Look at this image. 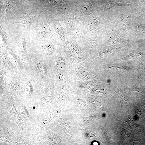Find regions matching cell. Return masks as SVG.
<instances>
[{"instance_id":"7a4b0ae2","label":"cell","mask_w":145,"mask_h":145,"mask_svg":"<svg viewBox=\"0 0 145 145\" xmlns=\"http://www.w3.org/2000/svg\"><path fill=\"white\" fill-rule=\"evenodd\" d=\"M54 46L52 45L47 46L46 47L45 51L46 54L50 55L52 53L53 50Z\"/></svg>"},{"instance_id":"6da1fadb","label":"cell","mask_w":145,"mask_h":145,"mask_svg":"<svg viewBox=\"0 0 145 145\" xmlns=\"http://www.w3.org/2000/svg\"><path fill=\"white\" fill-rule=\"evenodd\" d=\"M37 67L39 73L42 77H44L46 75L47 70L45 65L40 63L37 65Z\"/></svg>"}]
</instances>
